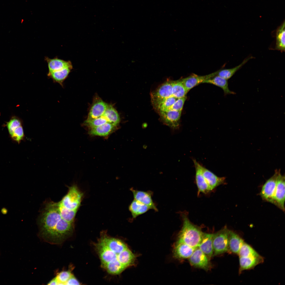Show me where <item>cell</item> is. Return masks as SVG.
<instances>
[{
	"label": "cell",
	"instance_id": "cell-32",
	"mask_svg": "<svg viewBox=\"0 0 285 285\" xmlns=\"http://www.w3.org/2000/svg\"><path fill=\"white\" fill-rule=\"evenodd\" d=\"M187 97L178 98L170 107L169 110L182 111Z\"/></svg>",
	"mask_w": 285,
	"mask_h": 285
},
{
	"label": "cell",
	"instance_id": "cell-34",
	"mask_svg": "<svg viewBox=\"0 0 285 285\" xmlns=\"http://www.w3.org/2000/svg\"><path fill=\"white\" fill-rule=\"evenodd\" d=\"M1 212L3 214L6 215L8 213V210L6 208L3 207L1 209Z\"/></svg>",
	"mask_w": 285,
	"mask_h": 285
},
{
	"label": "cell",
	"instance_id": "cell-18",
	"mask_svg": "<svg viewBox=\"0 0 285 285\" xmlns=\"http://www.w3.org/2000/svg\"><path fill=\"white\" fill-rule=\"evenodd\" d=\"M239 274L244 270L254 268L257 265L263 263L264 261V258L261 256L258 257L239 256Z\"/></svg>",
	"mask_w": 285,
	"mask_h": 285
},
{
	"label": "cell",
	"instance_id": "cell-29",
	"mask_svg": "<svg viewBox=\"0 0 285 285\" xmlns=\"http://www.w3.org/2000/svg\"><path fill=\"white\" fill-rule=\"evenodd\" d=\"M238 255L241 257H259L261 256L251 246L244 242Z\"/></svg>",
	"mask_w": 285,
	"mask_h": 285
},
{
	"label": "cell",
	"instance_id": "cell-14",
	"mask_svg": "<svg viewBox=\"0 0 285 285\" xmlns=\"http://www.w3.org/2000/svg\"><path fill=\"white\" fill-rule=\"evenodd\" d=\"M196 248L184 243L177 241L174 247V256L178 259H188Z\"/></svg>",
	"mask_w": 285,
	"mask_h": 285
},
{
	"label": "cell",
	"instance_id": "cell-28",
	"mask_svg": "<svg viewBox=\"0 0 285 285\" xmlns=\"http://www.w3.org/2000/svg\"><path fill=\"white\" fill-rule=\"evenodd\" d=\"M172 95L178 99L186 96L188 92L181 80L172 81Z\"/></svg>",
	"mask_w": 285,
	"mask_h": 285
},
{
	"label": "cell",
	"instance_id": "cell-1",
	"mask_svg": "<svg viewBox=\"0 0 285 285\" xmlns=\"http://www.w3.org/2000/svg\"><path fill=\"white\" fill-rule=\"evenodd\" d=\"M95 249L100 259L101 267L108 273L120 274L127 268L129 249L122 240L102 232Z\"/></svg>",
	"mask_w": 285,
	"mask_h": 285
},
{
	"label": "cell",
	"instance_id": "cell-30",
	"mask_svg": "<svg viewBox=\"0 0 285 285\" xmlns=\"http://www.w3.org/2000/svg\"><path fill=\"white\" fill-rule=\"evenodd\" d=\"M73 275L70 270H64L59 273L54 278L57 285H66L68 281Z\"/></svg>",
	"mask_w": 285,
	"mask_h": 285
},
{
	"label": "cell",
	"instance_id": "cell-5",
	"mask_svg": "<svg viewBox=\"0 0 285 285\" xmlns=\"http://www.w3.org/2000/svg\"><path fill=\"white\" fill-rule=\"evenodd\" d=\"M229 230L226 226L213 234V256L229 251Z\"/></svg>",
	"mask_w": 285,
	"mask_h": 285
},
{
	"label": "cell",
	"instance_id": "cell-7",
	"mask_svg": "<svg viewBox=\"0 0 285 285\" xmlns=\"http://www.w3.org/2000/svg\"><path fill=\"white\" fill-rule=\"evenodd\" d=\"M210 260L198 247L195 249L188 258L189 262L191 265L207 271L210 270L212 268Z\"/></svg>",
	"mask_w": 285,
	"mask_h": 285
},
{
	"label": "cell",
	"instance_id": "cell-22",
	"mask_svg": "<svg viewBox=\"0 0 285 285\" xmlns=\"http://www.w3.org/2000/svg\"><path fill=\"white\" fill-rule=\"evenodd\" d=\"M44 59L47 63L48 72L58 70L72 65L70 61H65L58 57L51 59L46 56Z\"/></svg>",
	"mask_w": 285,
	"mask_h": 285
},
{
	"label": "cell",
	"instance_id": "cell-13",
	"mask_svg": "<svg viewBox=\"0 0 285 285\" xmlns=\"http://www.w3.org/2000/svg\"><path fill=\"white\" fill-rule=\"evenodd\" d=\"M134 199L147 206L150 209L158 211V210L152 198V193L150 191H144L130 189Z\"/></svg>",
	"mask_w": 285,
	"mask_h": 285
},
{
	"label": "cell",
	"instance_id": "cell-20",
	"mask_svg": "<svg viewBox=\"0 0 285 285\" xmlns=\"http://www.w3.org/2000/svg\"><path fill=\"white\" fill-rule=\"evenodd\" d=\"M117 125L110 122L90 128L89 134L92 136L106 137L109 135L116 129Z\"/></svg>",
	"mask_w": 285,
	"mask_h": 285
},
{
	"label": "cell",
	"instance_id": "cell-8",
	"mask_svg": "<svg viewBox=\"0 0 285 285\" xmlns=\"http://www.w3.org/2000/svg\"><path fill=\"white\" fill-rule=\"evenodd\" d=\"M10 137L14 141L20 144L25 136L21 121L16 117L11 118L6 124Z\"/></svg>",
	"mask_w": 285,
	"mask_h": 285
},
{
	"label": "cell",
	"instance_id": "cell-6",
	"mask_svg": "<svg viewBox=\"0 0 285 285\" xmlns=\"http://www.w3.org/2000/svg\"><path fill=\"white\" fill-rule=\"evenodd\" d=\"M172 96V81H168L161 84L151 93V101L154 108L158 110L163 101Z\"/></svg>",
	"mask_w": 285,
	"mask_h": 285
},
{
	"label": "cell",
	"instance_id": "cell-16",
	"mask_svg": "<svg viewBox=\"0 0 285 285\" xmlns=\"http://www.w3.org/2000/svg\"><path fill=\"white\" fill-rule=\"evenodd\" d=\"M195 169V180L198 193L206 194L211 191L202 173L201 165L195 159L193 160Z\"/></svg>",
	"mask_w": 285,
	"mask_h": 285
},
{
	"label": "cell",
	"instance_id": "cell-2",
	"mask_svg": "<svg viewBox=\"0 0 285 285\" xmlns=\"http://www.w3.org/2000/svg\"><path fill=\"white\" fill-rule=\"evenodd\" d=\"M41 236L46 241L59 244L72 234L74 224L65 220L61 216L58 202L47 203L39 221Z\"/></svg>",
	"mask_w": 285,
	"mask_h": 285
},
{
	"label": "cell",
	"instance_id": "cell-3",
	"mask_svg": "<svg viewBox=\"0 0 285 285\" xmlns=\"http://www.w3.org/2000/svg\"><path fill=\"white\" fill-rule=\"evenodd\" d=\"M181 216L183 225L177 241L196 248L201 241L204 232L200 228L191 222L186 213H182Z\"/></svg>",
	"mask_w": 285,
	"mask_h": 285
},
{
	"label": "cell",
	"instance_id": "cell-26",
	"mask_svg": "<svg viewBox=\"0 0 285 285\" xmlns=\"http://www.w3.org/2000/svg\"><path fill=\"white\" fill-rule=\"evenodd\" d=\"M285 21L277 28L276 32L275 49L282 52L285 51Z\"/></svg>",
	"mask_w": 285,
	"mask_h": 285
},
{
	"label": "cell",
	"instance_id": "cell-25",
	"mask_svg": "<svg viewBox=\"0 0 285 285\" xmlns=\"http://www.w3.org/2000/svg\"><path fill=\"white\" fill-rule=\"evenodd\" d=\"M150 209L147 206L134 199L129 206V210L131 213L133 219L145 213Z\"/></svg>",
	"mask_w": 285,
	"mask_h": 285
},
{
	"label": "cell",
	"instance_id": "cell-24",
	"mask_svg": "<svg viewBox=\"0 0 285 285\" xmlns=\"http://www.w3.org/2000/svg\"><path fill=\"white\" fill-rule=\"evenodd\" d=\"M203 83L212 84L220 87L223 89L225 95L236 94L235 93L229 89L227 80L217 75H216L206 80L203 82Z\"/></svg>",
	"mask_w": 285,
	"mask_h": 285
},
{
	"label": "cell",
	"instance_id": "cell-19",
	"mask_svg": "<svg viewBox=\"0 0 285 285\" xmlns=\"http://www.w3.org/2000/svg\"><path fill=\"white\" fill-rule=\"evenodd\" d=\"M213 234L204 232L201 241L198 247L210 260L213 256Z\"/></svg>",
	"mask_w": 285,
	"mask_h": 285
},
{
	"label": "cell",
	"instance_id": "cell-27",
	"mask_svg": "<svg viewBox=\"0 0 285 285\" xmlns=\"http://www.w3.org/2000/svg\"><path fill=\"white\" fill-rule=\"evenodd\" d=\"M253 58L252 56H249L246 58L239 65L233 68L220 70H218L217 75L227 80L231 78L249 60Z\"/></svg>",
	"mask_w": 285,
	"mask_h": 285
},
{
	"label": "cell",
	"instance_id": "cell-31",
	"mask_svg": "<svg viewBox=\"0 0 285 285\" xmlns=\"http://www.w3.org/2000/svg\"><path fill=\"white\" fill-rule=\"evenodd\" d=\"M177 99L173 96L165 99L161 103L158 111H166L169 110Z\"/></svg>",
	"mask_w": 285,
	"mask_h": 285
},
{
	"label": "cell",
	"instance_id": "cell-12",
	"mask_svg": "<svg viewBox=\"0 0 285 285\" xmlns=\"http://www.w3.org/2000/svg\"><path fill=\"white\" fill-rule=\"evenodd\" d=\"M218 70L211 74L203 76L198 75L195 74L190 75L181 80L187 91L190 90L196 86L208 79L217 75Z\"/></svg>",
	"mask_w": 285,
	"mask_h": 285
},
{
	"label": "cell",
	"instance_id": "cell-11",
	"mask_svg": "<svg viewBox=\"0 0 285 285\" xmlns=\"http://www.w3.org/2000/svg\"><path fill=\"white\" fill-rule=\"evenodd\" d=\"M158 112L162 120L165 125L173 129L179 126L182 111L169 110Z\"/></svg>",
	"mask_w": 285,
	"mask_h": 285
},
{
	"label": "cell",
	"instance_id": "cell-15",
	"mask_svg": "<svg viewBox=\"0 0 285 285\" xmlns=\"http://www.w3.org/2000/svg\"><path fill=\"white\" fill-rule=\"evenodd\" d=\"M201 169L202 175L211 191L225 182L226 178L225 177H218L202 165Z\"/></svg>",
	"mask_w": 285,
	"mask_h": 285
},
{
	"label": "cell",
	"instance_id": "cell-23",
	"mask_svg": "<svg viewBox=\"0 0 285 285\" xmlns=\"http://www.w3.org/2000/svg\"><path fill=\"white\" fill-rule=\"evenodd\" d=\"M73 68L72 65L58 70L48 72L47 75L54 82L63 86V82L68 77Z\"/></svg>",
	"mask_w": 285,
	"mask_h": 285
},
{
	"label": "cell",
	"instance_id": "cell-33",
	"mask_svg": "<svg viewBox=\"0 0 285 285\" xmlns=\"http://www.w3.org/2000/svg\"><path fill=\"white\" fill-rule=\"evenodd\" d=\"M80 283L73 275L67 282L66 285H79Z\"/></svg>",
	"mask_w": 285,
	"mask_h": 285
},
{
	"label": "cell",
	"instance_id": "cell-9",
	"mask_svg": "<svg viewBox=\"0 0 285 285\" xmlns=\"http://www.w3.org/2000/svg\"><path fill=\"white\" fill-rule=\"evenodd\" d=\"M285 180L284 175L280 172L277 177L272 203L283 211H285Z\"/></svg>",
	"mask_w": 285,
	"mask_h": 285
},
{
	"label": "cell",
	"instance_id": "cell-4",
	"mask_svg": "<svg viewBox=\"0 0 285 285\" xmlns=\"http://www.w3.org/2000/svg\"><path fill=\"white\" fill-rule=\"evenodd\" d=\"M83 195L77 186L74 184L69 187L67 193L58 203L67 210L78 211Z\"/></svg>",
	"mask_w": 285,
	"mask_h": 285
},
{
	"label": "cell",
	"instance_id": "cell-10",
	"mask_svg": "<svg viewBox=\"0 0 285 285\" xmlns=\"http://www.w3.org/2000/svg\"><path fill=\"white\" fill-rule=\"evenodd\" d=\"M280 170H276L274 174L263 186L260 195L263 200L272 203L277 177Z\"/></svg>",
	"mask_w": 285,
	"mask_h": 285
},
{
	"label": "cell",
	"instance_id": "cell-17",
	"mask_svg": "<svg viewBox=\"0 0 285 285\" xmlns=\"http://www.w3.org/2000/svg\"><path fill=\"white\" fill-rule=\"evenodd\" d=\"M108 105L100 98L96 99L90 110L87 120L96 118L102 116Z\"/></svg>",
	"mask_w": 285,
	"mask_h": 285
},
{
	"label": "cell",
	"instance_id": "cell-21",
	"mask_svg": "<svg viewBox=\"0 0 285 285\" xmlns=\"http://www.w3.org/2000/svg\"><path fill=\"white\" fill-rule=\"evenodd\" d=\"M244 242L242 238L238 234L229 230L228 252L238 255Z\"/></svg>",
	"mask_w": 285,
	"mask_h": 285
}]
</instances>
